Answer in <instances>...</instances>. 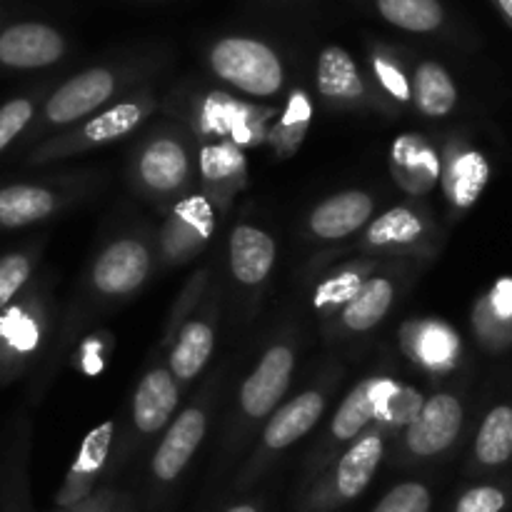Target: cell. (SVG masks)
I'll return each instance as SVG.
<instances>
[{
	"mask_svg": "<svg viewBox=\"0 0 512 512\" xmlns=\"http://www.w3.org/2000/svg\"><path fill=\"white\" fill-rule=\"evenodd\" d=\"M475 455L485 465H500L512 455V408L490 410L475 440Z\"/></svg>",
	"mask_w": 512,
	"mask_h": 512,
	"instance_id": "cell-21",
	"label": "cell"
},
{
	"mask_svg": "<svg viewBox=\"0 0 512 512\" xmlns=\"http://www.w3.org/2000/svg\"><path fill=\"white\" fill-rule=\"evenodd\" d=\"M433 508V498L430 490L420 483H403L395 485L373 512H430Z\"/></svg>",
	"mask_w": 512,
	"mask_h": 512,
	"instance_id": "cell-28",
	"label": "cell"
},
{
	"mask_svg": "<svg viewBox=\"0 0 512 512\" xmlns=\"http://www.w3.org/2000/svg\"><path fill=\"white\" fill-rule=\"evenodd\" d=\"M485 180H488V165L480 158L478 153L463 155L458 163L453 165V183H450V190H453V198L458 205H470L478 193L483 190Z\"/></svg>",
	"mask_w": 512,
	"mask_h": 512,
	"instance_id": "cell-27",
	"label": "cell"
},
{
	"mask_svg": "<svg viewBox=\"0 0 512 512\" xmlns=\"http://www.w3.org/2000/svg\"><path fill=\"white\" fill-rule=\"evenodd\" d=\"M505 508V493L498 488H473L458 500V508L455 512H503Z\"/></svg>",
	"mask_w": 512,
	"mask_h": 512,
	"instance_id": "cell-32",
	"label": "cell"
},
{
	"mask_svg": "<svg viewBox=\"0 0 512 512\" xmlns=\"http://www.w3.org/2000/svg\"><path fill=\"white\" fill-rule=\"evenodd\" d=\"M375 70H378L383 85L390 90V93L395 95V98H400V100L410 98V88H408V83H405L403 73H400L398 68H393V65L378 58V60H375Z\"/></svg>",
	"mask_w": 512,
	"mask_h": 512,
	"instance_id": "cell-34",
	"label": "cell"
},
{
	"mask_svg": "<svg viewBox=\"0 0 512 512\" xmlns=\"http://www.w3.org/2000/svg\"><path fill=\"white\" fill-rule=\"evenodd\" d=\"M420 233H423V223H420L413 210L393 208L370 225L368 240L373 245H400L413 243Z\"/></svg>",
	"mask_w": 512,
	"mask_h": 512,
	"instance_id": "cell-24",
	"label": "cell"
},
{
	"mask_svg": "<svg viewBox=\"0 0 512 512\" xmlns=\"http://www.w3.org/2000/svg\"><path fill=\"white\" fill-rule=\"evenodd\" d=\"M150 270V255L138 240H118L98 258L93 283L105 295H128L138 288Z\"/></svg>",
	"mask_w": 512,
	"mask_h": 512,
	"instance_id": "cell-5",
	"label": "cell"
},
{
	"mask_svg": "<svg viewBox=\"0 0 512 512\" xmlns=\"http://www.w3.org/2000/svg\"><path fill=\"white\" fill-rule=\"evenodd\" d=\"M60 33L40 23H20L0 35V63L8 68H43L63 55Z\"/></svg>",
	"mask_w": 512,
	"mask_h": 512,
	"instance_id": "cell-6",
	"label": "cell"
},
{
	"mask_svg": "<svg viewBox=\"0 0 512 512\" xmlns=\"http://www.w3.org/2000/svg\"><path fill=\"white\" fill-rule=\"evenodd\" d=\"M373 215V198L360 190H348L323 200L310 215V228L318 238L338 240L363 228Z\"/></svg>",
	"mask_w": 512,
	"mask_h": 512,
	"instance_id": "cell-8",
	"label": "cell"
},
{
	"mask_svg": "<svg viewBox=\"0 0 512 512\" xmlns=\"http://www.w3.org/2000/svg\"><path fill=\"white\" fill-rule=\"evenodd\" d=\"M393 383L388 380H365L360 383L353 393L345 398V403L340 405L338 415L333 420V435L338 440H353L358 438L360 430L370 423L373 418H378L383 413V403L388 398Z\"/></svg>",
	"mask_w": 512,
	"mask_h": 512,
	"instance_id": "cell-14",
	"label": "cell"
},
{
	"mask_svg": "<svg viewBox=\"0 0 512 512\" xmlns=\"http://www.w3.org/2000/svg\"><path fill=\"white\" fill-rule=\"evenodd\" d=\"M275 263V240L250 225H238L230 235V270L245 285L268 278Z\"/></svg>",
	"mask_w": 512,
	"mask_h": 512,
	"instance_id": "cell-11",
	"label": "cell"
},
{
	"mask_svg": "<svg viewBox=\"0 0 512 512\" xmlns=\"http://www.w3.org/2000/svg\"><path fill=\"white\" fill-rule=\"evenodd\" d=\"M415 350L418 358L430 368H443L453 360L455 350H458V340L450 333L445 325L425 323L418 328V338H415Z\"/></svg>",
	"mask_w": 512,
	"mask_h": 512,
	"instance_id": "cell-25",
	"label": "cell"
},
{
	"mask_svg": "<svg viewBox=\"0 0 512 512\" xmlns=\"http://www.w3.org/2000/svg\"><path fill=\"white\" fill-rule=\"evenodd\" d=\"M498 3H500V8H503L505 13H508L512 18V0H498Z\"/></svg>",
	"mask_w": 512,
	"mask_h": 512,
	"instance_id": "cell-36",
	"label": "cell"
},
{
	"mask_svg": "<svg viewBox=\"0 0 512 512\" xmlns=\"http://www.w3.org/2000/svg\"><path fill=\"white\" fill-rule=\"evenodd\" d=\"M110 440H113V423H103L85 438L78 460L70 468L68 480L63 483L60 493L55 495V503L60 508H73L80 500L88 498V493L95 485V478H98L100 468H103L105 458L110 453Z\"/></svg>",
	"mask_w": 512,
	"mask_h": 512,
	"instance_id": "cell-9",
	"label": "cell"
},
{
	"mask_svg": "<svg viewBox=\"0 0 512 512\" xmlns=\"http://www.w3.org/2000/svg\"><path fill=\"white\" fill-rule=\"evenodd\" d=\"M205 435V415L200 410L190 408L185 413H180V418H175V423L170 425L168 435L163 438L160 448L155 450L153 458V473L155 478L170 483V480L178 478L185 470V465L190 463L193 453L198 450L200 440Z\"/></svg>",
	"mask_w": 512,
	"mask_h": 512,
	"instance_id": "cell-7",
	"label": "cell"
},
{
	"mask_svg": "<svg viewBox=\"0 0 512 512\" xmlns=\"http://www.w3.org/2000/svg\"><path fill=\"white\" fill-rule=\"evenodd\" d=\"M393 283L385 278H373L370 283L360 285L358 293L348 300L343 313V323L355 333L375 328L393 305Z\"/></svg>",
	"mask_w": 512,
	"mask_h": 512,
	"instance_id": "cell-17",
	"label": "cell"
},
{
	"mask_svg": "<svg viewBox=\"0 0 512 512\" xmlns=\"http://www.w3.org/2000/svg\"><path fill=\"white\" fill-rule=\"evenodd\" d=\"M383 460V438L378 433H368L360 440H355L353 448L340 458L338 470H335L333 495L338 500H355L363 495L373 480Z\"/></svg>",
	"mask_w": 512,
	"mask_h": 512,
	"instance_id": "cell-10",
	"label": "cell"
},
{
	"mask_svg": "<svg viewBox=\"0 0 512 512\" xmlns=\"http://www.w3.org/2000/svg\"><path fill=\"white\" fill-rule=\"evenodd\" d=\"M213 70L243 93L268 98L283 85V65L265 43L250 38H225L210 53Z\"/></svg>",
	"mask_w": 512,
	"mask_h": 512,
	"instance_id": "cell-1",
	"label": "cell"
},
{
	"mask_svg": "<svg viewBox=\"0 0 512 512\" xmlns=\"http://www.w3.org/2000/svg\"><path fill=\"white\" fill-rule=\"evenodd\" d=\"M415 100L430 118H443L455 108L458 90L438 63H423L415 73Z\"/></svg>",
	"mask_w": 512,
	"mask_h": 512,
	"instance_id": "cell-20",
	"label": "cell"
},
{
	"mask_svg": "<svg viewBox=\"0 0 512 512\" xmlns=\"http://www.w3.org/2000/svg\"><path fill=\"white\" fill-rule=\"evenodd\" d=\"M215 335L210 330V325L205 323H188L180 333L178 345L173 348L170 355V370H173L175 378L190 380L203 370V365L208 363L210 353H213Z\"/></svg>",
	"mask_w": 512,
	"mask_h": 512,
	"instance_id": "cell-19",
	"label": "cell"
},
{
	"mask_svg": "<svg viewBox=\"0 0 512 512\" xmlns=\"http://www.w3.org/2000/svg\"><path fill=\"white\" fill-rule=\"evenodd\" d=\"M420 408H423V398H420L418 390H408V388H398V385H393L388 398H385L383 413L380 415H385V418L390 420H408V423H413L415 415L420 413Z\"/></svg>",
	"mask_w": 512,
	"mask_h": 512,
	"instance_id": "cell-31",
	"label": "cell"
},
{
	"mask_svg": "<svg viewBox=\"0 0 512 512\" xmlns=\"http://www.w3.org/2000/svg\"><path fill=\"white\" fill-rule=\"evenodd\" d=\"M140 118H143L140 105H133V103L115 105V108H110L108 113L90 120V123L85 125V135H88L93 143H105V140H113V138H120V135L130 133V130L140 123Z\"/></svg>",
	"mask_w": 512,
	"mask_h": 512,
	"instance_id": "cell-26",
	"label": "cell"
},
{
	"mask_svg": "<svg viewBox=\"0 0 512 512\" xmlns=\"http://www.w3.org/2000/svg\"><path fill=\"white\" fill-rule=\"evenodd\" d=\"M33 118V103L28 98H15L0 108V150L8 148L25 125Z\"/></svg>",
	"mask_w": 512,
	"mask_h": 512,
	"instance_id": "cell-30",
	"label": "cell"
},
{
	"mask_svg": "<svg viewBox=\"0 0 512 512\" xmlns=\"http://www.w3.org/2000/svg\"><path fill=\"white\" fill-rule=\"evenodd\" d=\"M293 365L295 355L285 345H275L265 353V358L260 360V365L240 390V403L250 418H265L268 413H273V408L288 390Z\"/></svg>",
	"mask_w": 512,
	"mask_h": 512,
	"instance_id": "cell-3",
	"label": "cell"
},
{
	"mask_svg": "<svg viewBox=\"0 0 512 512\" xmlns=\"http://www.w3.org/2000/svg\"><path fill=\"white\" fill-rule=\"evenodd\" d=\"M175 405H178V388L173 373L153 370L145 375L133 398V418L140 433H158L170 420Z\"/></svg>",
	"mask_w": 512,
	"mask_h": 512,
	"instance_id": "cell-12",
	"label": "cell"
},
{
	"mask_svg": "<svg viewBox=\"0 0 512 512\" xmlns=\"http://www.w3.org/2000/svg\"><path fill=\"white\" fill-rule=\"evenodd\" d=\"M385 20L413 33H428L443 23V8L438 0H378Z\"/></svg>",
	"mask_w": 512,
	"mask_h": 512,
	"instance_id": "cell-22",
	"label": "cell"
},
{
	"mask_svg": "<svg viewBox=\"0 0 512 512\" xmlns=\"http://www.w3.org/2000/svg\"><path fill=\"white\" fill-rule=\"evenodd\" d=\"M55 210V195L38 185H10L0 190V228H23L48 218Z\"/></svg>",
	"mask_w": 512,
	"mask_h": 512,
	"instance_id": "cell-16",
	"label": "cell"
},
{
	"mask_svg": "<svg viewBox=\"0 0 512 512\" xmlns=\"http://www.w3.org/2000/svg\"><path fill=\"white\" fill-rule=\"evenodd\" d=\"M30 278V260L20 253H10L0 258V310L8 308L10 300L18 295L25 280Z\"/></svg>",
	"mask_w": 512,
	"mask_h": 512,
	"instance_id": "cell-29",
	"label": "cell"
},
{
	"mask_svg": "<svg viewBox=\"0 0 512 512\" xmlns=\"http://www.w3.org/2000/svg\"><path fill=\"white\" fill-rule=\"evenodd\" d=\"M140 175L158 193H170L180 188L188 175V155L178 140L160 138L148 145L140 158Z\"/></svg>",
	"mask_w": 512,
	"mask_h": 512,
	"instance_id": "cell-15",
	"label": "cell"
},
{
	"mask_svg": "<svg viewBox=\"0 0 512 512\" xmlns=\"http://www.w3.org/2000/svg\"><path fill=\"white\" fill-rule=\"evenodd\" d=\"M228 512H258V508H255V505H235V508H230Z\"/></svg>",
	"mask_w": 512,
	"mask_h": 512,
	"instance_id": "cell-35",
	"label": "cell"
},
{
	"mask_svg": "<svg viewBox=\"0 0 512 512\" xmlns=\"http://www.w3.org/2000/svg\"><path fill=\"white\" fill-rule=\"evenodd\" d=\"M360 290V278L358 275H343V278H335L333 283L323 285L318 293V305L325 303H338V300H350Z\"/></svg>",
	"mask_w": 512,
	"mask_h": 512,
	"instance_id": "cell-33",
	"label": "cell"
},
{
	"mask_svg": "<svg viewBox=\"0 0 512 512\" xmlns=\"http://www.w3.org/2000/svg\"><path fill=\"white\" fill-rule=\"evenodd\" d=\"M463 428V405L453 395H435L428 403H423L420 413L408 428V448L410 453L420 458H430L450 445L458 438Z\"/></svg>",
	"mask_w": 512,
	"mask_h": 512,
	"instance_id": "cell-2",
	"label": "cell"
},
{
	"mask_svg": "<svg viewBox=\"0 0 512 512\" xmlns=\"http://www.w3.org/2000/svg\"><path fill=\"white\" fill-rule=\"evenodd\" d=\"M113 88L115 78L108 70H85L50 95L45 115H48L50 123H73V120L83 118V115L93 113L98 105H103L113 95Z\"/></svg>",
	"mask_w": 512,
	"mask_h": 512,
	"instance_id": "cell-4",
	"label": "cell"
},
{
	"mask_svg": "<svg viewBox=\"0 0 512 512\" xmlns=\"http://www.w3.org/2000/svg\"><path fill=\"white\" fill-rule=\"evenodd\" d=\"M323 408L325 400L320 393H303L290 400L285 408H280L270 418L268 428H265V445L270 450H283L293 445L295 440H300L308 430L318 425Z\"/></svg>",
	"mask_w": 512,
	"mask_h": 512,
	"instance_id": "cell-13",
	"label": "cell"
},
{
	"mask_svg": "<svg viewBox=\"0 0 512 512\" xmlns=\"http://www.w3.org/2000/svg\"><path fill=\"white\" fill-rule=\"evenodd\" d=\"M38 343V325L23 308H10L0 315V365L10 363Z\"/></svg>",
	"mask_w": 512,
	"mask_h": 512,
	"instance_id": "cell-23",
	"label": "cell"
},
{
	"mask_svg": "<svg viewBox=\"0 0 512 512\" xmlns=\"http://www.w3.org/2000/svg\"><path fill=\"white\" fill-rule=\"evenodd\" d=\"M318 90L325 98H358L363 80L353 58L343 48H325L318 60Z\"/></svg>",
	"mask_w": 512,
	"mask_h": 512,
	"instance_id": "cell-18",
	"label": "cell"
}]
</instances>
